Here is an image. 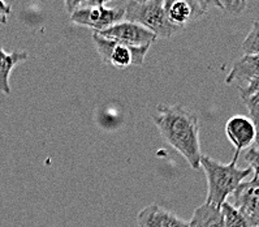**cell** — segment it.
<instances>
[{"mask_svg": "<svg viewBox=\"0 0 259 227\" xmlns=\"http://www.w3.org/2000/svg\"><path fill=\"white\" fill-rule=\"evenodd\" d=\"M226 84H237L241 98L259 93L258 55H244L237 60L227 76Z\"/></svg>", "mask_w": 259, "mask_h": 227, "instance_id": "cell-6", "label": "cell"}, {"mask_svg": "<svg viewBox=\"0 0 259 227\" xmlns=\"http://www.w3.org/2000/svg\"><path fill=\"white\" fill-rule=\"evenodd\" d=\"M226 136L236 152L241 153L256 141V126L249 117L235 115L226 123Z\"/></svg>", "mask_w": 259, "mask_h": 227, "instance_id": "cell-9", "label": "cell"}, {"mask_svg": "<svg viewBox=\"0 0 259 227\" xmlns=\"http://www.w3.org/2000/svg\"><path fill=\"white\" fill-rule=\"evenodd\" d=\"M245 106H246L247 111H249V118L251 119L255 126H258V119H259V93L256 94L250 95L246 98H242Z\"/></svg>", "mask_w": 259, "mask_h": 227, "instance_id": "cell-16", "label": "cell"}, {"mask_svg": "<svg viewBox=\"0 0 259 227\" xmlns=\"http://www.w3.org/2000/svg\"><path fill=\"white\" fill-rule=\"evenodd\" d=\"M219 3L222 6V10H224L231 16L241 15L246 4L244 0H219Z\"/></svg>", "mask_w": 259, "mask_h": 227, "instance_id": "cell-17", "label": "cell"}, {"mask_svg": "<svg viewBox=\"0 0 259 227\" xmlns=\"http://www.w3.org/2000/svg\"><path fill=\"white\" fill-rule=\"evenodd\" d=\"M151 119L164 141L179 152L193 170L198 169L202 153L197 115L183 104H158Z\"/></svg>", "mask_w": 259, "mask_h": 227, "instance_id": "cell-1", "label": "cell"}, {"mask_svg": "<svg viewBox=\"0 0 259 227\" xmlns=\"http://www.w3.org/2000/svg\"><path fill=\"white\" fill-rule=\"evenodd\" d=\"M112 0H85L86 6L89 7H101L106 6L107 3H110Z\"/></svg>", "mask_w": 259, "mask_h": 227, "instance_id": "cell-22", "label": "cell"}, {"mask_svg": "<svg viewBox=\"0 0 259 227\" xmlns=\"http://www.w3.org/2000/svg\"><path fill=\"white\" fill-rule=\"evenodd\" d=\"M241 49L245 52V55H258L259 54V24L256 20L253 22V26L242 42Z\"/></svg>", "mask_w": 259, "mask_h": 227, "instance_id": "cell-15", "label": "cell"}, {"mask_svg": "<svg viewBox=\"0 0 259 227\" xmlns=\"http://www.w3.org/2000/svg\"><path fill=\"white\" fill-rule=\"evenodd\" d=\"M195 2L198 3V6L201 7V10L203 11L204 13L207 12L211 7H219V8H222L219 0H195Z\"/></svg>", "mask_w": 259, "mask_h": 227, "instance_id": "cell-19", "label": "cell"}, {"mask_svg": "<svg viewBox=\"0 0 259 227\" xmlns=\"http://www.w3.org/2000/svg\"><path fill=\"white\" fill-rule=\"evenodd\" d=\"M124 8H107L101 7H79L78 10L70 13V20L77 25L92 28L97 33L106 30L112 25L122 21Z\"/></svg>", "mask_w": 259, "mask_h": 227, "instance_id": "cell-5", "label": "cell"}, {"mask_svg": "<svg viewBox=\"0 0 259 227\" xmlns=\"http://www.w3.org/2000/svg\"><path fill=\"white\" fill-rule=\"evenodd\" d=\"M232 205L247 219L251 227L259 224V178L258 171H254L247 181H242L232 194Z\"/></svg>", "mask_w": 259, "mask_h": 227, "instance_id": "cell-7", "label": "cell"}, {"mask_svg": "<svg viewBox=\"0 0 259 227\" xmlns=\"http://www.w3.org/2000/svg\"><path fill=\"white\" fill-rule=\"evenodd\" d=\"M244 2H245V3H246V0H244Z\"/></svg>", "mask_w": 259, "mask_h": 227, "instance_id": "cell-25", "label": "cell"}, {"mask_svg": "<svg viewBox=\"0 0 259 227\" xmlns=\"http://www.w3.org/2000/svg\"><path fill=\"white\" fill-rule=\"evenodd\" d=\"M11 13H12L11 6H8L4 0H0V17H2V19H8L11 16Z\"/></svg>", "mask_w": 259, "mask_h": 227, "instance_id": "cell-21", "label": "cell"}, {"mask_svg": "<svg viewBox=\"0 0 259 227\" xmlns=\"http://www.w3.org/2000/svg\"><path fill=\"white\" fill-rule=\"evenodd\" d=\"M136 219L138 227H189L188 222L158 204L141 209Z\"/></svg>", "mask_w": 259, "mask_h": 227, "instance_id": "cell-11", "label": "cell"}, {"mask_svg": "<svg viewBox=\"0 0 259 227\" xmlns=\"http://www.w3.org/2000/svg\"><path fill=\"white\" fill-rule=\"evenodd\" d=\"M93 42L102 62L117 69H125L131 65H142L145 62V56L150 50V45L140 47L126 46L122 43L107 40L99 35L97 31L93 33Z\"/></svg>", "mask_w": 259, "mask_h": 227, "instance_id": "cell-4", "label": "cell"}, {"mask_svg": "<svg viewBox=\"0 0 259 227\" xmlns=\"http://www.w3.org/2000/svg\"><path fill=\"white\" fill-rule=\"evenodd\" d=\"M29 58V54L25 51L7 52L0 47V93L11 95L10 77L13 68L19 63L25 62Z\"/></svg>", "mask_w": 259, "mask_h": 227, "instance_id": "cell-12", "label": "cell"}, {"mask_svg": "<svg viewBox=\"0 0 259 227\" xmlns=\"http://www.w3.org/2000/svg\"><path fill=\"white\" fill-rule=\"evenodd\" d=\"M82 3H85V0H64L65 10L68 11V13H73Z\"/></svg>", "mask_w": 259, "mask_h": 227, "instance_id": "cell-20", "label": "cell"}, {"mask_svg": "<svg viewBox=\"0 0 259 227\" xmlns=\"http://www.w3.org/2000/svg\"><path fill=\"white\" fill-rule=\"evenodd\" d=\"M125 21L137 22L150 31L156 38H171L183 29L177 28L168 21L163 10V0H149L146 3H136L131 0L124 8Z\"/></svg>", "mask_w": 259, "mask_h": 227, "instance_id": "cell-3", "label": "cell"}, {"mask_svg": "<svg viewBox=\"0 0 259 227\" xmlns=\"http://www.w3.org/2000/svg\"><path fill=\"white\" fill-rule=\"evenodd\" d=\"M240 157L238 152L229 163H222L208 156H201L199 167H202L207 179V197L206 203L220 208L226 203L227 197L233 194V191L247 178L253 175L251 167L240 169L237 167V160Z\"/></svg>", "mask_w": 259, "mask_h": 227, "instance_id": "cell-2", "label": "cell"}, {"mask_svg": "<svg viewBox=\"0 0 259 227\" xmlns=\"http://www.w3.org/2000/svg\"><path fill=\"white\" fill-rule=\"evenodd\" d=\"M163 10L168 21L181 29L204 15L195 0H163Z\"/></svg>", "mask_w": 259, "mask_h": 227, "instance_id": "cell-10", "label": "cell"}, {"mask_svg": "<svg viewBox=\"0 0 259 227\" xmlns=\"http://www.w3.org/2000/svg\"><path fill=\"white\" fill-rule=\"evenodd\" d=\"M188 223L189 227H226L220 208L207 203L195 208Z\"/></svg>", "mask_w": 259, "mask_h": 227, "instance_id": "cell-13", "label": "cell"}, {"mask_svg": "<svg viewBox=\"0 0 259 227\" xmlns=\"http://www.w3.org/2000/svg\"><path fill=\"white\" fill-rule=\"evenodd\" d=\"M220 210H222L226 227H251V224L247 222L246 218L228 201L222 204Z\"/></svg>", "mask_w": 259, "mask_h": 227, "instance_id": "cell-14", "label": "cell"}, {"mask_svg": "<svg viewBox=\"0 0 259 227\" xmlns=\"http://www.w3.org/2000/svg\"><path fill=\"white\" fill-rule=\"evenodd\" d=\"M245 154L244 158L247 163H249V167L254 170V171H258V162H259V156H258V142H254L253 145H250L249 147L244 149Z\"/></svg>", "mask_w": 259, "mask_h": 227, "instance_id": "cell-18", "label": "cell"}, {"mask_svg": "<svg viewBox=\"0 0 259 227\" xmlns=\"http://www.w3.org/2000/svg\"><path fill=\"white\" fill-rule=\"evenodd\" d=\"M7 21H8V19H2V17H0V26H3V25H6Z\"/></svg>", "mask_w": 259, "mask_h": 227, "instance_id": "cell-23", "label": "cell"}, {"mask_svg": "<svg viewBox=\"0 0 259 227\" xmlns=\"http://www.w3.org/2000/svg\"><path fill=\"white\" fill-rule=\"evenodd\" d=\"M136 3H146V2H149V0H135Z\"/></svg>", "mask_w": 259, "mask_h": 227, "instance_id": "cell-24", "label": "cell"}, {"mask_svg": "<svg viewBox=\"0 0 259 227\" xmlns=\"http://www.w3.org/2000/svg\"><path fill=\"white\" fill-rule=\"evenodd\" d=\"M98 34L107 40L132 47L146 46V45L151 46L156 41V35L153 31H150L149 29L137 22L131 21H120Z\"/></svg>", "mask_w": 259, "mask_h": 227, "instance_id": "cell-8", "label": "cell"}]
</instances>
